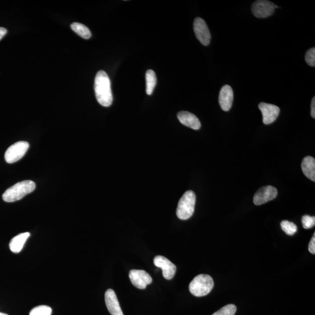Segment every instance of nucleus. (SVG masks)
I'll return each mask as SVG.
<instances>
[{
	"mask_svg": "<svg viewBox=\"0 0 315 315\" xmlns=\"http://www.w3.org/2000/svg\"><path fill=\"white\" fill-rule=\"evenodd\" d=\"M94 90L99 104L103 107H110L113 102L111 83L108 75L104 71H99L96 75Z\"/></svg>",
	"mask_w": 315,
	"mask_h": 315,
	"instance_id": "obj_1",
	"label": "nucleus"
},
{
	"mask_svg": "<svg viewBox=\"0 0 315 315\" xmlns=\"http://www.w3.org/2000/svg\"><path fill=\"white\" fill-rule=\"evenodd\" d=\"M36 184L32 180H23L6 189L2 194V198L5 202L12 203L18 201L26 195L35 190Z\"/></svg>",
	"mask_w": 315,
	"mask_h": 315,
	"instance_id": "obj_2",
	"label": "nucleus"
},
{
	"mask_svg": "<svg viewBox=\"0 0 315 315\" xmlns=\"http://www.w3.org/2000/svg\"><path fill=\"white\" fill-rule=\"evenodd\" d=\"M214 281L207 275H198L189 284V291L193 296L201 297L208 295L214 287Z\"/></svg>",
	"mask_w": 315,
	"mask_h": 315,
	"instance_id": "obj_3",
	"label": "nucleus"
},
{
	"mask_svg": "<svg viewBox=\"0 0 315 315\" xmlns=\"http://www.w3.org/2000/svg\"><path fill=\"white\" fill-rule=\"evenodd\" d=\"M196 196L194 191H186L181 197L178 203L176 215L181 220H186L192 216L195 204H196Z\"/></svg>",
	"mask_w": 315,
	"mask_h": 315,
	"instance_id": "obj_4",
	"label": "nucleus"
},
{
	"mask_svg": "<svg viewBox=\"0 0 315 315\" xmlns=\"http://www.w3.org/2000/svg\"><path fill=\"white\" fill-rule=\"evenodd\" d=\"M29 147V143L26 142H19L10 146L5 153V161L13 163L22 158L25 155Z\"/></svg>",
	"mask_w": 315,
	"mask_h": 315,
	"instance_id": "obj_5",
	"label": "nucleus"
},
{
	"mask_svg": "<svg viewBox=\"0 0 315 315\" xmlns=\"http://www.w3.org/2000/svg\"><path fill=\"white\" fill-rule=\"evenodd\" d=\"M275 11V5L267 0H258L252 5L253 14L256 18H266L273 14Z\"/></svg>",
	"mask_w": 315,
	"mask_h": 315,
	"instance_id": "obj_6",
	"label": "nucleus"
},
{
	"mask_svg": "<svg viewBox=\"0 0 315 315\" xmlns=\"http://www.w3.org/2000/svg\"><path fill=\"white\" fill-rule=\"evenodd\" d=\"M193 29L195 35L204 46H208L211 41V33L204 20L197 17L194 20Z\"/></svg>",
	"mask_w": 315,
	"mask_h": 315,
	"instance_id": "obj_7",
	"label": "nucleus"
},
{
	"mask_svg": "<svg viewBox=\"0 0 315 315\" xmlns=\"http://www.w3.org/2000/svg\"><path fill=\"white\" fill-rule=\"evenodd\" d=\"M129 278L133 286L141 290L145 289L153 282L149 274L142 270H130Z\"/></svg>",
	"mask_w": 315,
	"mask_h": 315,
	"instance_id": "obj_8",
	"label": "nucleus"
},
{
	"mask_svg": "<svg viewBox=\"0 0 315 315\" xmlns=\"http://www.w3.org/2000/svg\"><path fill=\"white\" fill-rule=\"evenodd\" d=\"M278 191L276 187L266 186L260 188L253 197V203L256 205H260L272 201L277 197Z\"/></svg>",
	"mask_w": 315,
	"mask_h": 315,
	"instance_id": "obj_9",
	"label": "nucleus"
},
{
	"mask_svg": "<svg viewBox=\"0 0 315 315\" xmlns=\"http://www.w3.org/2000/svg\"><path fill=\"white\" fill-rule=\"evenodd\" d=\"M259 108L262 112L263 122L265 125H270L275 122L280 112V109L277 106L265 102L260 103Z\"/></svg>",
	"mask_w": 315,
	"mask_h": 315,
	"instance_id": "obj_10",
	"label": "nucleus"
},
{
	"mask_svg": "<svg viewBox=\"0 0 315 315\" xmlns=\"http://www.w3.org/2000/svg\"><path fill=\"white\" fill-rule=\"evenodd\" d=\"M154 265L162 270L163 276L166 280L173 278L176 272V267L169 260L162 256H157L154 260Z\"/></svg>",
	"mask_w": 315,
	"mask_h": 315,
	"instance_id": "obj_11",
	"label": "nucleus"
},
{
	"mask_svg": "<svg viewBox=\"0 0 315 315\" xmlns=\"http://www.w3.org/2000/svg\"><path fill=\"white\" fill-rule=\"evenodd\" d=\"M106 306L111 315H124L114 291L108 289L105 294Z\"/></svg>",
	"mask_w": 315,
	"mask_h": 315,
	"instance_id": "obj_12",
	"label": "nucleus"
},
{
	"mask_svg": "<svg viewBox=\"0 0 315 315\" xmlns=\"http://www.w3.org/2000/svg\"><path fill=\"white\" fill-rule=\"evenodd\" d=\"M233 101H234V92L228 85L222 87L219 94V104L221 108L225 112L230 110Z\"/></svg>",
	"mask_w": 315,
	"mask_h": 315,
	"instance_id": "obj_13",
	"label": "nucleus"
},
{
	"mask_svg": "<svg viewBox=\"0 0 315 315\" xmlns=\"http://www.w3.org/2000/svg\"><path fill=\"white\" fill-rule=\"evenodd\" d=\"M177 118L181 124L193 130H199L201 123L196 116L189 112L181 111L177 114Z\"/></svg>",
	"mask_w": 315,
	"mask_h": 315,
	"instance_id": "obj_14",
	"label": "nucleus"
},
{
	"mask_svg": "<svg viewBox=\"0 0 315 315\" xmlns=\"http://www.w3.org/2000/svg\"><path fill=\"white\" fill-rule=\"evenodd\" d=\"M29 236V232H24L13 237L10 241L9 245L11 251L14 253H18L21 251Z\"/></svg>",
	"mask_w": 315,
	"mask_h": 315,
	"instance_id": "obj_15",
	"label": "nucleus"
},
{
	"mask_svg": "<svg viewBox=\"0 0 315 315\" xmlns=\"http://www.w3.org/2000/svg\"><path fill=\"white\" fill-rule=\"evenodd\" d=\"M304 174L308 179L315 181V159L314 158L308 156L305 158L301 165Z\"/></svg>",
	"mask_w": 315,
	"mask_h": 315,
	"instance_id": "obj_16",
	"label": "nucleus"
},
{
	"mask_svg": "<svg viewBox=\"0 0 315 315\" xmlns=\"http://www.w3.org/2000/svg\"><path fill=\"white\" fill-rule=\"evenodd\" d=\"M146 92L147 94L151 95L153 93L154 88L157 84V76L152 70H149L146 74Z\"/></svg>",
	"mask_w": 315,
	"mask_h": 315,
	"instance_id": "obj_17",
	"label": "nucleus"
},
{
	"mask_svg": "<svg viewBox=\"0 0 315 315\" xmlns=\"http://www.w3.org/2000/svg\"><path fill=\"white\" fill-rule=\"evenodd\" d=\"M71 28L74 32L85 39L91 38L92 36L90 30L83 24L74 22L71 25Z\"/></svg>",
	"mask_w": 315,
	"mask_h": 315,
	"instance_id": "obj_18",
	"label": "nucleus"
},
{
	"mask_svg": "<svg viewBox=\"0 0 315 315\" xmlns=\"http://www.w3.org/2000/svg\"><path fill=\"white\" fill-rule=\"evenodd\" d=\"M281 227L283 231L288 235H293L298 230L297 226L294 222L287 220L281 222Z\"/></svg>",
	"mask_w": 315,
	"mask_h": 315,
	"instance_id": "obj_19",
	"label": "nucleus"
},
{
	"mask_svg": "<svg viewBox=\"0 0 315 315\" xmlns=\"http://www.w3.org/2000/svg\"><path fill=\"white\" fill-rule=\"evenodd\" d=\"M52 310L46 306H40L35 307L30 311L29 315H51Z\"/></svg>",
	"mask_w": 315,
	"mask_h": 315,
	"instance_id": "obj_20",
	"label": "nucleus"
},
{
	"mask_svg": "<svg viewBox=\"0 0 315 315\" xmlns=\"http://www.w3.org/2000/svg\"><path fill=\"white\" fill-rule=\"evenodd\" d=\"M236 312V307L235 305L229 304L222 308L221 310L212 315H234Z\"/></svg>",
	"mask_w": 315,
	"mask_h": 315,
	"instance_id": "obj_21",
	"label": "nucleus"
},
{
	"mask_svg": "<svg viewBox=\"0 0 315 315\" xmlns=\"http://www.w3.org/2000/svg\"><path fill=\"white\" fill-rule=\"evenodd\" d=\"M302 223L305 229L312 228L315 225V217L308 215H304L302 218Z\"/></svg>",
	"mask_w": 315,
	"mask_h": 315,
	"instance_id": "obj_22",
	"label": "nucleus"
},
{
	"mask_svg": "<svg viewBox=\"0 0 315 315\" xmlns=\"http://www.w3.org/2000/svg\"><path fill=\"white\" fill-rule=\"evenodd\" d=\"M306 61L307 63L311 67L315 66V48H311L307 51L306 54Z\"/></svg>",
	"mask_w": 315,
	"mask_h": 315,
	"instance_id": "obj_23",
	"label": "nucleus"
},
{
	"mask_svg": "<svg viewBox=\"0 0 315 315\" xmlns=\"http://www.w3.org/2000/svg\"><path fill=\"white\" fill-rule=\"evenodd\" d=\"M308 249H309V251L312 254H315V234L314 233L313 237L312 238L310 242L309 247H308Z\"/></svg>",
	"mask_w": 315,
	"mask_h": 315,
	"instance_id": "obj_24",
	"label": "nucleus"
},
{
	"mask_svg": "<svg viewBox=\"0 0 315 315\" xmlns=\"http://www.w3.org/2000/svg\"><path fill=\"white\" fill-rule=\"evenodd\" d=\"M311 116L312 118H315V97H314L311 103Z\"/></svg>",
	"mask_w": 315,
	"mask_h": 315,
	"instance_id": "obj_25",
	"label": "nucleus"
},
{
	"mask_svg": "<svg viewBox=\"0 0 315 315\" xmlns=\"http://www.w3.org/2000/svg\"><path fill=\"white\" fill-rule=\"evenodd\" d=\"M6 33H7V30L4 28L0 27V40L2 39V37L6 35Z\"/></svg>",
	"mask_w": 315,
	"mask_h": 315,
	"instance_id": "obj_26",
	"label": "nucleus"
},
{
	"mask_svg": "<svg viewBox=\"0 0 315 315\" xmlns=\"http://www.w3.org/2000/svg\"><path fill=\"white\" fill-rule=\"evenodd\" d=\"M0 315H8L6 314H4V313H0Z\"/></svg>",
	"mask_w": 315,
	"mask_h": 315,
	"instance_id": "obj_27",
	"label": "nucleus"
}]
</instances>
